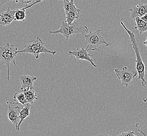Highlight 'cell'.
<instances>
[{"label":"cell","mask_w":147,"mask_h":136,"mask_svg":"<svg viewBox=\"0 0 147 136\" xmlns=\"http://www.w3.org/2000/svg\"><path fill=\"white\" fill-rule=\"evenodd\" d=\"M88 28L86 26H81L78 23V20L74 21L72 24L67 23L65 21H62L59 30L51 31L49 30V33L51 34H61L64 36L66 40L72 36L78 34H85L88 33Z\"/></svg>","instance_id":"3957f363"},{"label":"cell","mask_w":147,"mask_h":136,"mask_svg":"<svg viewBox=\"0 0 147 136\" xmlns=\"http://www.w3.org/2000/svg\"><path fill=\"white\" fill-rule=\"evenodd\" d=\"M13 98H14V101H16L17 102H7L6 104H21L24 106L25 105L28 103L23 93H15L13 95Z\"/></svg>","instance_id":"e0dca14e"},{"label":"cell","mask_w":147,"mask_h":136,"mask_svg":"<svg viewBox=\"0 0 147 136\" xmlns=\"http://www.w3.org/2000/svg\"><path fill=\"white\" fill-rule=\"evenodd\" d=\"M101 31L102 30H98L94 32H90L88 34H82L85 38V42L88 44L86 48L88 51L97 50V51H100L97 47L101 44L109 46L113 44V43H108L106 42L100 34Z\"/></svg>","instance_id":"5b68a950"},{"label":"cell","mask_w":147,"mask_h":136,"mask_svg":"<svg viewBox=\"0 0 147 136\" xmlns=\"http://www.w3.org/2000/svg\"><path fill=\"white\" fill-rule=\"evenodd\" d=\"M16 9H11L9 7L5 11L2 12L0 14V27L8 26L15 21L14 14Z\"/></svg>","instance_id":"9c48e42d"},{"label":"cell","mask_w":147,"mask_h":136,"mask_svg":"<svg viewBox=\"0 0 147 136\" xmlns=\"http://www.w3.org/2000/svg\"><path fill=\"white\" fill-rule=\"evenodd\" d=\"M0 73H1V69H0ZM0 78H1V75H0Z\"/></svg>","instance_id":"4316f807"},{"label":"cell","mask_w":147,"mask_h":136,"mask_svg":"<svg viewBox=\"0 0 147 136\" xmlns=\"http://www.w3.org/2000/svg\"><path fill=\"white\" fill-rule=\"evenodd\" d=\"M14 1H15L16 3H21L22 5L27 6L32 3L34 0H14Z\"/></svg>","instance_id":"d6986e66"},{"label":"cell","mask_w":147,"mask_h":136,"mask_svg":"<svg viewBox=\"0 0 147 136\" xmlns=\"http://www.w3.org/2000/svg\"><path fill=\"white\" fill-rule=\"evenodd\" d=\"M140 18H141L142 20H143V21L146 22H147V14H145V15H144V16H142V17Z\"/></svg>","instance_id":"603a6c76"},{"label":"cell","mask_w":147,"mask_h":136,"mask_svg":"<svg viewBox=\"0 0 147 136\" xmlns=\"http://www.w3.org/2000/svg\"><path fill=\"white\" fill-rule=\"evenodd\" d=\"M121 24L122 26L124 27V29L128 33V35L129 36L130 40L131 42L130 46H132L135 53V60L136 65V70L137 72V74H138V80H141L142 86H144L145 84H147V82L144 80V77L146 75V69H145V65L143 62L142 58H141L140 50L139 47L138 43V39L136 37L134 33L131 32V30H128L125 25H124L123 22H121Z\"/></svg>","instance_id":"6da1fadb"},{"label":"cell","mask_w":147,"mask_h":136,"mask_svg":"<svg viewBox=\"0 0 147 136\" xmlns=\"http://www.w3.org/2000/svg\"><path fill=\"white\" fill-rule=\"evenodd\" d=\"M134 20L136 23L135 28L138 31V36L140 35L145 32H147V22L142 20L139 17H136Z\"/></svg>","instance_id":"4fadbf2b"},{"label":"cell","mask_w":147,"mask_h":136,"mask_svg":"<svg viewBox=\"0 0 147 136\" xmlns=\"http://www.w3.org/2000/svg\"><path fill=\"white\" fill-rule=\"evenodd\" d=\"M63 2V7L65 11V14L69 12L76 11L78 9L74 4V0H62Z\"/></svg>","instance_id":"2e32d148"},{"label":"cell","mask_w":147,"mask_h":136,"mask_svg":"<svg viewBox=\"0 0 147 136\" xmlns=\"http://www.w3.org/2000/svg\"><path fill=\"white\" fill-rule=\"evenodd\" d=\"M96 136H109V135H107V133H98L97 134V135Z\"/></svg>","instance_id":"cb8c5ba5"},{"label":"cell","mask_w":147,"mask_h":136,"mask_svg":"<svg viewBox=\"0 0 147 136\" xmlns=\"http://www.w3.org/2000/svg\"><path fill=\"white\" fill-rule=\"evenodd\" d=\"M118 136H137L135 133L132 131H128L127 132L123 133Z\"/></svg>","instance_id":"ffe728a7"},{"label":"cell","mask_w":147,"mask_h":136,"mask_svg":"<svg viewBox=\"0 0 147 136\" xmlns=\"http://www.w3.org/2000/svg\"><path fill=\"white\" fill-rule=\"evenodd\" d=\"M139 124H137L136 125V127L138 129V131L139 133H140L142 134V135L144 136H147V132L145 131L144 130H141L140 129L139 127H138Z\"/></svg>","instance_id":"44dd1931"},{"label":"cell","mask_w":147,"mask_h":136,"mask_svg":"<svg viewBox=\"0 0 147 136\" xmlns=\"http://www.w3.org/2000/svg\"><path fill=\"white\" fill-rule=\"evenodd\" d=\"M18 51V48L14 44H11L9 43H7V44L3 46L0 47V61L1 62L0 66L5 65L7 68V75L6 78L8 81L10 80L9 67L11 63L14 64L18 72L20 74L21 73L18 65L16 64Z\"/></svg>","instance_id":"7a4b0ae2"},{"label":"cell","mask_w":147,"mask_h":136,"mask_svg":"<svg viewBox=\"0 0 147 136\" xmlns=\"http://www.w3.org/2000/svg\"><path fill=\"white\" fill-rule=\"evenodd\" d=\"M88 49L86 48H78L74 50H69L68 51V55L73 59L74 57H76L77 60H84L88 61L91 63L94 68H97V65H96L91 57L94 56V54H91L88 53Z\"/></svg>","instance_id":"52a82bcc"},{"label":"cell","mask_w":147,"mask_h":136,"mask_svg":"<svg viewBox=\"0 0 147 136\" xmlns=\"http://www.w3.org/2000/svg\"><path fill=\"white\" fill-rule=\"evenodd\" d=\"M13 1H14V0H0V9L4 5V4Z\"/></svg>","instance_id":"7402d4cb"},{"label":"cell","mask_w":147,"mask_h":136,"mask_svg":"<svg viewBox=\"0 0 147 136\" xmlns=\"http://www.w3.org/2000/svg\"><path fill=\"white\" fill-rule=\"evenodd\" d=\"M26 18V11H23L22 9H16L14 14L15 21H24Z\"/></svg>","instance_id":"ac0fdd59"},{"label":"cell","mask_w":147,"mask_h":136,"mask_svg":"<svg viewBox=\"0 0 147 136\" xmlns=\"http://www.w3.org/2000/svg\"><path fill=\"white\" fill-rule=\"evenodd\" d=\"M81 16V11L80 9L76 11L69 12L65 14V22L68 24H72L75 20H78V18Z\"/></svg>","instance_id":"9a60e30c"},{"label":"cell","mask_w":147,"mask_h":136,"mask_svg":"<svg viewBox=\"0 0 147 136\" xmlns=\"http://www.w3.org/2000/svg\"><path fill=\"white\" fill-rule=\"evenodd\" d=\"M143 101L144 102H147V97L146 98H143Z\"/></svg>","instance_id":"484cf974"},{"label":"cell","mask_w":147,"mask_h":136,"mask_svg":"<svg viewBox=\"0 0 147 136\" xmlns=\"http://www.w3.org/2000/svg\"><path fill=\"white\" fill-rule=\"evenodd\" d=\"M114 71L118 79L121 80V85L126 86L127 88L132 84V80L138 74L136 70H130L127 67L121 69H115Z\"/></svg>","instance_id":"8992f818"},{"label":"cell","mask_w":147,"mask_h":136,"mask_svg":"<svg viewBox=\"0 0 147 136\" xmlns=\"http://www.w3.org/2000/svg\"><path fill=\"white\" fill-rule=\"evenodd\" d=\"M30 104L27 103L24 106L22 109H21L20 112V122L18 125V130H20V126L21 124L23 123L24 120L27 117H28L30 115V110L31 107Z\"/></svg>","instance_id":"7c38bea8"},{"label":"cell","mask_w":147,"mask_h":136,"mask_svg":"<svg viewBox=\"0 0 147 136\" xmlns=\"http://www.w3.org/2000/svg\"><path fill=\"white\" fill-rule=\"evenodd\" d=\"M18 53L32 54L34 56L36 59H38L40 53H49L55 55L56 53V51L46 47L41 39L38 37L25 45L23 50H18Z\"/></svg>","instance_id":"277c9868"},{"label":"cell","mask_w":147,"mask_h":136,"mask_svg":"<svg viewBox=\"0 0 147 136\" xmlns=\"http://www.w3.org/2000/svg\"><path fill=\"white\" fill-rule=\"evenodd\" d=\"M20 79L22 92L27 90L34 89V82L37 80V77L29 75H21Z\"/></svg>","instance_id":"30bf717a"},{"label":"cell","mask_w":147,"mask_h":136,"mask_svg":"<svg viewBox=\"0 0 147 136\" xmlns=\"http://www.w3.org/2000/svg\"><path fill=\"white\" fill-rule=\"evenodd\" d=\"M143 44L146 46H147V39H146V40H145L144 42H143Z\"/></svg>","instance_id":"d4e9b609"},{"label":"cell","mask_w":147,"mask_h":136,"mask_svg":"<svg viewBox=\"0 0 147 136\" xmlns=\"http://www.w3.org/2000/svg\"><path fill=\"white\" fill-rule=\"evenodd\" d=\"M21 108L18 106H13L10 104H8V110L7 115L9 121L15 126L16 130H18V125L20 122V112Z\"/></svg>","instance_id":"ba28073f"},{"label":"cell","mask_w":147,"mask_h":136,"mask_svg":"<svg viewBox=\"0 0 147 136\" xmlns=\"http://www.w3.org/2000/svg\"><path fill=\"white\" fill-rule=\"evenodd\" d=\"M22 93H23L25 95L28 103L32 104L37 99V94L34 89L27 90L26 91L22 92Z\"/></svg>","instance_id":"5bb4252c"},{"label":"cell","mask_w":147,"mask_h":136,"mask_svg":"<svg viewBox=\"0 0 147 136\" xmlns=\"http://www.w3.org/2000/svg\"><path fill=\"white\" fill-rule=\"evenodd\" d=\"M130 12V18L134 19L136 17L141 18L147 14V4L139 3L128 9Z\"/></svg>","instance_id":"8fae6325"}]
</instances>
